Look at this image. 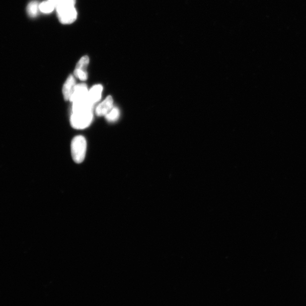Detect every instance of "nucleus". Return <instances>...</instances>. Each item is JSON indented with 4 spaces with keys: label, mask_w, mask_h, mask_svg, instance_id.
<instances>
[{
    "label": "nucleus",
    "mask_w": 306,
    "mask_h": 306,
    "mask_svg": "<svg viewBox=\"0 0 306 306\" xmlns=\"http://www.w3.org/2000/svg\"><path fill=\"white\" fill-rule=\"evenodd\" d=\"M87 143L82 136H77L72 140L71 152L72 158L76 163H82L85 158Z\"/></svg>",
    "instance_id": "nucleus-1"
},
{
    "label": "nucleus",
    "mask_w": 306,
    "mask_h": 306,
    "mask_svg": "<svg viewBox=\"0 0 306 306\" xmlns=\"http://www.w3.org/2000/svg\"><path fill=\"white\" fill-rule=\"evenodd\" d=\"M94 110L83 111L72 113L71 124L76 130H83L89 126L93 119Z\"/></svg>",
    "instance_id": "nucleus-2"
},
{
    "label": "nucleus",
    "mask_w": 306,
    "mask_h": 306,
    "mask_svg": "<svg viewBox=\"0 0 306 306\" xmlns=\"http://www.w3.org/2000/svg\"><path fill=\"white\" fill-rule=\"evenodd\" d=\"M59 21L63 24H71L76 21L77 13L75 6H62L56 7Z\"/></svg>",
    "instance_id": "nucleus-3"
},
{
    "label": "nucleus",
    "mask_w": 306,
    "mask_h": 306,
    "mask_svg": "<svg viewBox=\"0 0 306 306\" xmlns=\"http://www.w3.org/2000/svg\"><path fill=\"white\" fill-rule=\"evenodd\" d=\"M114 107V100L111 95L108 96L104 101L99 104L95 110L96 115L106 116Z\"/></svg>",
    "instance_id": "nucleus-4"
},
{
    "label": "nucleus",
    "mask_w": 306,
    "mask_h": 306,
    "mask_svg": "<svg viewBox=\"0 0 306 306\" xmlns=\"http://www.w3.org/2000/svg\"><path fill=\"white\" fill-rule=\"evenodd\" d=\"M88 90L86 84L81 83L76 84L74 88L73 94H72L70 99L72 102H74L76 100H78L87 98Z\"/></svg>",
    "instance_id": "nucleus-5"
},
{
    "label": "nucleus",
    "mask_w": 306,
    "mask_h": 306,
    "mask_svg": "<svg viewBox=\"0 0 306 306\" xmlns=\"http://www.w3.org/2000/svg\"><path fill=\"white\" fill-rule=\"evenodd\" d=\"M76 86V80L74 76L70 75L64 83L63 88L64 98L66 101L70 100Z\"/></svg>",
    "instance_id": "nucleus-6"
},
{
    "label": "nucleus",
    "mask_w": 306,
    "mask_h": 306,
    "mask_svg": "<svg viewBox=\"0 0 306 306\" xmlns=\"http://www.w3.org/2000/svg\"><path fill=\"white\" fill-rule=\"evenodd\" d=\"M103 86L102 84H96L92 86L88 92L87 98L89 101L95 104L102 98Z\"/></svg>",
    "instance_id": "nucleus-7"
},
{
    "label": "nucleus",
    "mask_w": 306,
    "mask_h": 306,
    "mask_svg": "<svg viewBox=\"0 0 306 306\" xmlns=\"http://www.w3.org/2000/svg\"><path fill=\"white\" fill-rule=\"evenodd\" d=\"M39 3L37 1H33L31 2L27 8V13L30 17H35L39 13Z\"/></svg>",
    "instance_id": "nucleus-8"
},
{
    "label": "nucleus",
    "mask_w": 306,
    "mask_h": 306,
    "mask_svg": "<svg viewBox=\"0 0 306 306\" xmlns=\"http://www.w3.org/2000/svg\"><path fill=\"white\" fill-rule=\"evenodd\" d=\"M88 63H89V58L87 56H83L76 64L75 70L87 73L86 68Z\"/></svg>",
    "instance_id": "nucleus-9"
},
{
    "label": "nucleus",
    "mask_w": 306,
    "mask_h": 306,
    "mask_svg": "<svg viewBox=\"0 0 306 306\" xmlns=\"http://www.w3.org/2000/svg\"><path fill=\"white\" fill-rule=\"evenodd\" d=\"M55 8V6L54 4L48 1H48L42 2L39 5L40 11H41L44 13H50L54 10Z\"/></svg>",
    "instance_id": "nucleus-10"
},
{
    "label": "nucleus",
    "mask_w": 306,
    "mask_h": 306,
    "mask_svg": "<svg viewBox=\"0 0 306 306\" xmlns=\"http://www.w3.org/2000/svg\"><path fill=\"white\" fill-rule=\"evenodd\" d=\"M106 120L109 122H115L119 118L120 111L118 108L113 107L105 116Z\"/></svg>",
    "instance_id": "nucleus-11"
},
{
    "label": "nucleus",
    "mask_w": 306,
    "mask_h": 306,
    "mask_svg": "<svg viewBox=\"0 0 306 306\" xmlns=\"http://www.w3.org/2000/svg\"><path fill=\"white\" fill-rule=\"evenodd\" d=\"M53 3L56 7L62 6H75L76 0H48Z\"/></svg>",
    "instance_id": "nucleus-12"
}]
</instances>
